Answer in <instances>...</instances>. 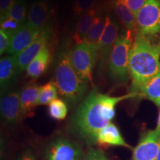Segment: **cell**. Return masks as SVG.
<instances>
[{
    "label": "cell",
    "mask_w": 160,
    "mask_h": 160,
    "mask_svg": "<svg viewBox=\"0 0 160 160\" xmlns=\"http://www.w3.org/2000/svg\"><path fill=\"white\" fill-rule=\"evenodd\" d=\"M137 93H131L111 97L92 91L79 106L73 117V128L76 133L86 142L97 143L99 131L111 123L116 116V106L120 102L136 97Z\"/></svg>",
    "instance_id": "1"
},
{
    "label": "cell",
    "mask_w": 160,
    "mask_h": 160,
    "mask_svg": "<svg viewBox=\"0 0 160 160\" xmlns=\"http://www.w3.org/2000/svg\"><path fill=\"white\" fill-rule=\"evenodd\" d=\"M160 73V43L153 44L137 32L129 54V73L133 93Z\"/></svg>",
    "instance_id": "2"
},
{
    "label": "cell",
    "mask_w": 160,
    "mask_h": 160,
    "mask_svg": "<svg viewBox=\"0 0 160 160\" xmlns=\"http://www.w3.org/2000/svg\"><path fill=\"white\" fill-rule=\"evenodd\" d=\"M55 79L59 93L69 105H77L84 97L88 82L78 75L73 68L70 52L63 51L59 54L55 69Z\"/></svg>",
    "instance_id": "3"
},
{
    "label": "cell",
    "mask_w": 160,
    "mask_h": 160,
    "mask_svg": "<svg viewBox=\"0 0 160 160\" xmlns=\"http://www.w3.org/2000/svg\"><path fill=\"white\" fill-rule=\"evenodd\" d=\"M133 39V33L127 31L118 37L111 51L108 70L110 78L117 84L123 85L129 79V54Z\"/></svg>",
    "instance_id": "4"
},
{
    "label": "cell",
    "mask_w": 160,
    "mask_h": 160,
    "mask_svg": "<svg viewBox=\"0 0 160 160\" xmlns=\"http://www.w3.org/2000/svg\"><path fill=\"white\" fill-rule=\"evenodd\" d=\"M70 57L78 75L86 82L93 83L92 73L99 58L97 44H76L70 51Z\"/></svg>",
    "instance_id": "5"
},
{
    "label": "cell",
    "mask_w": 160,
    "mask_h": 160,
    "mask_svg": "<svg viewBox=\"0 0 160 160\" xmlns=\"http://www.w3.org/2000/svg\"><path fill=\"white\" fill-rule=\"evenodd\" d=\"M137 17V32L150 38L160 33V0H146Z\"/></svg>",
    "instance_id": "6"
},
{
    "label": "cell",
    "mask_w": 160,
    "mask_h": 160,
    "mask_svg": "<svg viewBox=\"0 0 160 160\" xmlns=\"http://www.w3.org/2000/svg\"><path fill=\"white\" fill-rule=\"evenodd\" d=\"M84 158L81 147L65 137L53 140L45 152L46 160H84Z\"/></svg>",
    "instance_id": "7"
},
{
    "label": "cell",
    "mask_w": 160,
    "mask_h": 160,
    "mask_svg": "<svg viewBox=\"0 0 160 160\" xmlns=\"http://www.w3.org/2000/svg\"><path fill=\"white\" fill-rule=\"evenodd\" d=\"M160 145V132L149 130L145 132L133 149L132 160H156Z\"/></svg>",
    "instance_id": "8"
},
{
    "label": "cell",
    "mask_w": 160,
    "mask_h": 160,
    "mask_svg": "<svg viewBox=\"0 0 160 160\" xmlns=\"http://www.w3.org/2000/svg\"><path fill=\"white\" fill-rule=\"evenodd\" d=\"M119 26L116 20L109 16H106V25L102 35L97 44L99 51V65L102 68L108 63V60L113 45L118 39Z\"/></svg>",
    "instance_id": "9"
},
{
    "label": "cell",
    "mask_w": 160,
    "mask_h": 160,
    "mask_svg": "<svg viewBox=\"0 0 160 160\" xmlns=\"http://www.w3.org/2000/svg\"><path fill=\"white\" fill-rule=\"evenodd\" d=\"M51 37V30L46 28L35 41L17 56L18 66L20 71H23L27 69L29 64L45 48L48 46Z\"/></svg>",
    "instance_id": "10"
},
{
    "label": "cell",
    "mask_w": 160,
    "mask_h": 160,
    "mask_svg": "<svg viewBox=\"0 0 160 160\" xmlns=\"http://www.w3.org/2000/svg\"><path fill=\"white\" fill-rule=\"evenodd\" d=\"M45 29L37 28L26 22L21 29L11 37V45L7 53L14 56L19 54L35 41Z\"/></svg>",
    "instance_id": "11"
},
{
    "label": "cell",
    "mask_w": 160,
    "mask_h": 160,
    "mask_svg": "<svg viewBox=\"0 0 160 160\" xmlns=\"http://www.w3.org/2000/svg\"><path fill=\"white\" fill-rule=\"evenodd\" d=\"M1 116L9 125H15L22 117L20 106V93L13 91L4 95L0 102Z\"/></svg>",
    "instance_id": "12"
},
{
    "label": "cell",
    "mask_w": 160,
    "mask_h": 160,
    "mask_svg": "<svg viewBox=\"0 0 160 160\" xmlns=\"http://www.w3.org/2000/svg\"><path fill=\"white\" fill-rule=\"evenodd\" d=\"M40 88L35 83L28 84L24 86L20 92V106L22 117L32 114V112L39 101Z\"/></svg>",
    "instance_id": "13"
},
{
    "label": "cell",
    "mask_w": 160,
    "mask_h": 160,
    "mask_svg": "<svg viewBox=\"0 0 160 160\" xmlns=\"http://www.w3.org/2000/svg\"><path fill=\"white\" fill-rule=\"evenodd\" d=\"M50 15L51 12L47 2L44 0H37L30 8L27 23L37 28L45 29Z\"/></svg>",
    "instance_id": "14"
},
{
    "label": "cell",
    "mask_w": 160,
    "mask_h": 160,
    "mask_svg": "<svg viewBox=\"0 0 160 160\" xmlns=\"http://www.w3.org/2000/svg\"><path fill=\"white\" fill-rule=\"evenodd\" d=\"M97 143L103 146H121L131 149V146L126 142L117 126L112 122L99 131Z\"/></svg>",
    "instance_id": "15"
},
{
    "label": "cell",
    "mask_w": 160,
    "mask_h": 160,
    "mask_svg": "<svg viewBox=\"0 0 160 160\" xmlns=\"http://www.w3.org/2000/svg\"><path fill=\"white\" fill-rule=\"evenodd\" d=\"M20 71L17 56L3 57L0 59V86L2 90L9 86Z\"/></svg>",
    "instance_id": "16"
},
{
    "label": "cell",
    "mask_w": 160,
    "mask_h": 160,
    "mask_svg": "<svg viewBox=\"0 0 160 160\" xmlns=\"http://www.w3.org/2000/svg\"><path fill=\"white\" fill-rule=\"evenodd\" d=\"M51 59V51L47 46L28 66L26 69L28 77L36 79L41 77L48 68Z\"/></svg>",
    "instance_id": "17"
},
{
    "label": "cell",
    "mask_w": 160,
    "mask_h": 160,
    "mask_svg": "<svg viewBox=\"0 0 160 160\" xmlns=\"http://www.w3.org/2000/svg\"><path fill=\"white\" fill-rule=\"evenodd\" d=\"M113 11L118 20L127 28L134 34L137 31V17L134 13L120 0L113 1Z\"/></svg>",
    "instance_id": "18"
},
{
    "label": "cell",
    "mask_w": 160,
    "mask_h": 160,
    "mask_svg": "<svg viewBox=\"0 0 160 160\" xmlns=\"http://www.w3.org/2000/svg\"><path fill=\"white\" fill-rule=\"evenodd\" d=\"M97 16V11L93 8L89 10L88 11L85 12L80 17L77 28H76L74 35H73V39H74L76 43L79 44L84 42V40L88 33Z\"/></svg>",
    "instance_id": "19"
},
{
    "label": "cell",
    "mask_w": 160,
    "mask_h": 160,
    "mask_svg": "<svg viewBox=\"0 0 160 160\" xmlns=\"http://www.w3.org/2000/svg\"><path fill=\"white\" fill-rule=\"evenodd\" d=\"M139 94L143 96L147 99L160 106V73L152 78L140 90Z\"/></svg>",
    "instance_id": "20"
},
{
    "label": "cell",
    "mask_w": 160,
    "mask_h": 160,
    "mask_svg": "<svg viewBox=\"0 0 160 160\" xmlns=\"http://www.w3.org/2000/svg\"><path fill=\"white\" fill-rule=\"evenodd\" d=\"M58 88L56 82L51 80L48 82L41 86L38 105H49L53 100L57 99Z\"/></svg>",
    "instance_id": "21"
},
{
    "label": "cell",
    "mask_w": 160,
    "mask_h": 160,
    "mask_svg": "<svg viewBox=\"0 0 160 160\" xmlns=\"http://www.w3.org/2000/svg\"><path fill=\"white\" fill-rule=\"evenodd\" d=\"M105 25L106 17L105 18H104L102 16H98L97 14L88 33L85 40H84V42L97 44L101 36L102 35Z\"/></svg>",
    "instance_id": "22"
},
{
    "label": "cell",
    "mask_w": 160,
    "mask_h": 160,
    "mask_svg": "<svg viewBox=\"0 0 160 160\" xmlns=\"http://www.w3.org/2000/svg\"><path fill=\"white\" fill-rule=\"evenodd\" d=\"M48 113L50 117L56 120L65 119L68 114V107L63 99H56L48 105Z\"/></svg>",
    "instance_id": "23"
},
{
    "label": "cell",
    "mask_w": 160,
    "mask_h": 160,
    "mask_svg": "<svg viewBox=\"0 0 160 160\" xmlns=\"http://www.w3.org/2000/svg\"><path fill=\"white\" fill-rule=\"evenodd\" d=\"M26 17H27V4L25 0H16L15 3L10 10L7 18L25 24L26 23Z\"/></svg>",
    "instance_id": "24"
},
{
    "label": "cell",
    "mask_w": 160,
    "mask_h": 160,
    "mask_svg": "<svg viewBox=\"0 0 160 160\" xmlns=\"http://www.w3.org/2000/svg\"><path fill=\"white\" fill-rule=\"evenodd\" d=\"M97 0H75L73 11L77 16H82L85 12L94 8Z\"/></svg>",
    "instance_id": "25"
},
{
    "label": "cell",
    "mask_w": 160,
    "mask_h": 160,
    "mask_svg": "<svg viewBox=\"0 0 160 160\" xmlns=\"http://www.w3.org/2000/svg\"><path fill=\"white\" fill-rule=\"evenodd\" d=\"M25 24L20 23L19 22L10 19V18H7L6 19L1 22V30H3L4 31H5L6 33H8L12 37L19 30L21 29Z\"/></svg>",
    "instance_id": "26"
},
{
    "label": "cell",
    "mask_w": 160,
    "mask_h": 160,
    "mask_svg": "<svg viewBox=\"0 0 160 160\" xmlns=\"http://www.w3.org/2000/svg\"><path fill=\"white\" fill-rule=\"evenodd\" d=\"M11 42V36L4 31L3 30L0 29V54L1 56L8 51Z\"/></svg>",
    "instance_id": "27"
},
{
    "label": "cell",
    "mask_w": 160,
    "mask_h": 160,
    "mask_svg": "<svg viewBox=\"0 0 160 160\" xmlns=\"http://www.w3.org/2000/svg\"><path fill=\"white\" fill-rule=\"evenodd\" d=\"M16 0H0V20L7 19L8 15Z\"/></svg>",
    "instance_id": "28"
},
{
    "label": "cell",
    "mask_w": 160,
    "mask_h": 160,
    "mask_svg": "<svg viewBox=\"0 0 160 160\" xmlns=\"http://www.w3.org/2000/svg\"><path fill=\"white\" fill-rule=\"evenodd\" d=\"M137 16L139 10L145 5L146 0H120Z\"/></svg>",
    "instance_id": "29"
},
{
    "label": "cell",
    "mask_w": 160,
    "mask_h": 160,
    "mask_svg": "<svg viewBox=\"0 0 160 160\" xmlns=\"http://www.w3.org/2000/svg\"><path fill=\"white\" fill-rule=\"evenodd\" d=\"M84 160H108L100 149L90 148L85 155Z\"/></svg>",
    "instance_id": "30"
},
{
    "label": "cell",
    "mask_w": 160,
    "mask_h": 160,
    "mask_svg": "<svg viewBox=\"0 0 160 160\" xmlns=\"http://www.w3.org/2000/svg\"><path fill=\"white\" fill-rule=\"evenodd\" d=\"M18 160H37L35 156L32 153V152L29 150H25L22 153L20 157Z\"/></svg>",
    "instance_id": "31"
},
{
    "label": "cell",
    "mask_w": 160,
    "mask_h": 160,
    "mask_svg": "<svg viewBox=\"0 0 160 160\" xmlns=\"http://www.w3.org/2000/svg\"><path fill=\"white\" fill-rule=\"evenodd\" d=\"M159 108V114H158V119H157V128L158 131L160 132V106Z\"/></svg>",
    "instance_id": "32"
},
{
    "label": "cell",
    "mask_w": 160,
    "mask_h": 160,
    "mask_svg": "<svg viewBox=\"0 0 160 160\" xmlns=\"http://www.w3.org/2000/svg\"><path fill=\"white\" fill-rule=\"evenodd\" d=\"M156 160H160V145H159V152H158V155L157 157V159Z\"/></svg>",
    "instance_id": "33"
}]
</instances>
